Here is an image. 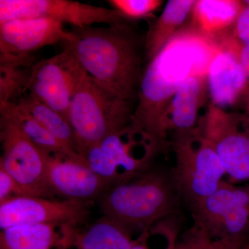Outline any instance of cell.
<instances>
[{
  "instance_id": "1",
  "label": "cell",
  "mask_w": 249,
  "mask_h": 249,
  "mask_svg": "<svg viewBox=\"0 0 249 249\" xmlns=\"http://www.w3.org/2000/svg\"><path fill=\"white\" fill-rule=\"evenodd\" d=\"M218 49V38L203 35L188 24L144 68L131 123L161 151L168 149L162 138V119L174 95L187 78L207 74Z\"/></svg>"
},
{
  "instance_id": "2",
  "label": "cell",
  "mask_w": 249,
  "mask_h": 249,
  "mask_svg": "<svg viewBox=\"0 0 249 249\" xmlns=\"http://www.w3.org/2000/svg\"><path fill=\"white\" fill-rule=\"evenodd\" d=\"M71 31V38L62 43L63 50L98 85L136 106L144 70L145 37L127 20Z\"/></svg>"
},
{
  "instance_id": "3",
  "label": "cell",
  "mask_w": 249,
  "mask_h": 249,
  "mask_svg": "<svg viewBox=\"0 0 249 249\" xmlns=\"http://www.w3.org/2000/svg\"><path fill=\"white\" fill-rule=\"evenodd\" d=\"M180 198L171 175L151 168L135 178L110 186L101 196L104 216L132 232L175 213Z\"/></svg>"
},
{
  "instance_id": "4",
  "label": "cell",
  "mask_w": 249,
  "mask_h": 249,
  "mask_svg": "<svg viewBox=\"0 0 249 249\" xmlns=\"http://www.w3.org/2000/svg\"><path fill=\"white\" fill-rule=\"evenodd\" d=\"M135 107L116 97L85 73L72 96L67 118L78 155L108 134L129 125Z\"/></svg>"
},
{
  "instance_id": "5",
  "label": "cell",
  "mask_w": 249,
  "mask_h": 249,
  "mask_svg": "<svg viewBox=\"0 0 249 249\" xmlns=\"http://www.w3.org/2000/svg\"><path fill=\"white\" fill-rule=\"evenodd\" d=\"M160 151L145 132L130 124L108 134L80 157L109 188L150 169Z\"/></svg>"
},
{
  "instance_id": "6",
  "label": "cell",
  "mask_w": 249,
  "mask_h": 249,
  "mask_svg": "<svg viewBox=\"0 0 249 249\" xmlns=\"http://www.w3.org/2000/svg\"><path fill=\"white\" fill-rule=\"evenodd\" d=\"M175 157L172 179L180 198L191 207L217 189L226 175L213 147L197 128L173 134Z\"/></svg>"
},
{
  "instance_id": "7",
  "label": "cell",
  "mask_w": 249,
  "mask_h": 249,
  "mask_svg": "<svg viewBox=\"0 0 249 249\" xmlns=\"http://www.w3.org/2000/svg\"><path fill=\"white\" fill-rule=\"evenodd\" d=\"M196 226L223 249H249V190L222 181L212 195L190 207Z\"/></svg>"
},
{
  "instance_id": "8",
  "label": "cell",
  "mask_w": 249,
  "mask_h": 249,
  "mask_svg": "<svg viewBox=\"0 0 249 249\" xmlns=\"http://www.w3.org/2000/svg\"><path fill=\"white\" fill-rule=\"evenodd\" d=\"M198 131L213 147L226 175L235 181L249 180V115L231 112L209 103Z\"/></svg>"
},
{
  "instance_id": "9",
  "label": "cell",
  "mask_w": 249,
  "mask_h": 249,
  "mask_svg": "<svg viewBox=\"0 0 249 249\" xmlns=\"http://www.w3.org/2000/svg\"><path fill=\"white\" fill-rule=\"evenodd\" d=\"M0 168L11 175L28 196L52 198L47 181V157L12 121L1 116Z\"/></svg>"
},
{
  "instance_id": "10",
  "label": "cell",
  "mask_w": 249,
  "mask_h": 249,
  "mask_svg": "<svg viewBox=\"0 0 249 249\" xmlns=\"http://www.w3.org/2000/svg\"><path fill=\"white\" fill-rule=\"evenodd\" d=\"M48 18L74 28L107 25L127 20L117 10L71 0H0V23L25 18Z\"/></svg>"
},
{
  "instance_id": "11",
  "label": "cell",
  "mask_w": 249,
  "mask_h": 249,
  "mask_svg": "<svg viewBox=\"0 0 249 249\" xmlns=\"http://www.w3.org/2000/svg\"><path fill=\"white\" fill-rule=\"evenodd\" d=\"M85 73L76 59L62 50L33 66L26 78L24 89L68 121L72 96Z\"/></svg>"
},
{
  "instance_id": "12",
  "label": "cell",
  "mask_w": 249,
  "mask_h": 249,
  "mask_svg": "<svg viewBox=\"0 0 249 249\" xmlns=\"http://www.w3.org/2000/svg\"><path fill=\"white\" fill-rule=\"evenodd\" d=\"M71 31L48 18H25L0 23V57L2 66L21 67L39 49L70 40Z\"/></svg>"
},
{
  "instance_id": "13",
  "label": "cell",
  "mask_w": 249,
  "mask_h": 249,
  "mask_svg": "<svg viewBox=\"0 0 249 249\" xmlns=\"http://www.w3.org/2000/svg\"><path fill=\"white\" fill-rule=\"evenodd\" d=\"M88 202L22 196L0 203V229L27 224H65L79 227L89 215Z\"/></svg>"
},
{
  "instance_id": "14",
  "label": "cell",
  "mask_w": 249,
  "mask_h": 249,
  "mask_svg": "<svg viewBox=\"0 0 249 249\" xmlns=\"http://www.w3.org/2000/svg\"><path fill=\"white\" fill-rule=\"evenodd\" d=\"M219 49L207 73L211 104L226 110L245 101L247 79L240 59V43L231 34L218 37Z\"/></svg>"
},
{
  "instance_id": "15",
  "label": "cell",
  "mask_w": 249,
  "mask_h": 249,
  "mask_svg": "<svg viewBox=\"0 0 249 249\" xmlns=\"http://www.w3.org/2000/svg\"><path fill=\"white\" fill-rule=\"evenodd\" d=\"M47 175L52 193L65 199L89 202L109 188L80 157L48 156Z\"/></svg>"
},
{
  "instance_id": "16",
  "label": "cell",
  "mask_w": 249,
  "mask_h": 249,
  "mask_svg": "<svg viewBox=\"0 0 249 249\" xmlns=\"http://www.w3.org/2000/svg\"><path fill=\"white\" fill-rule=\"evenodd\" d=\"M208 97L207 74L189 77L179 87L162 119V138L168 148L170 132H186L197 127L199 111Z\"/></svg>"
},
{
  "instance_id": "17",
  "label": "cell",
  "mask_w": 249,
  "mask_h": 249,
  "mask_svg": "<svg viewBox=\"0 0 249 249\" xmlns=\"http://www.w3.org/2000/svg\"><path fill=\"white\" fill-rule=\"evenodd\" d=\"M78 228L65 224L14 226L1 230L0 249H71Z\"/></svg>"
},
{
  "instance_id": "18",
  "label": "cell",
  "mask_w": 249,
  "mask_h": 249,
  "mask_svg": "<svg viewBox=\"0 0 249 249\" xmlns=\"http://www.w3.org/2000/svg\"><path fill=\"white\" fill-rule=\"evenodd\" d=\"M244 8L243 1L198 0L192 11L189 25L203 35L218 38L231 33Z\"/></svg>"
},
{
  "instance_id": "19",
  "label": "cell",
  "mask_w": 249,
  "mask_h": 249,
  "mask_svg": "<svg viewBox=\"0 0 249 249\" xmlns=\"http://www.w3.org/2000/svg\"><path fill=\"white\" fill-rule=\"evenodd\" d=\"M195 0H170L160 17L150 26L145 41V58L151 61L168 41L185 27L191 18Z\"/></svg>"
},
{
  "instance_id": "20",
  "label": "cell",
  "mask_w": 249,
  "mask_h": 249,
  "mask_svg": "<svg viewBox=\"0 0 249 249\" xmlns=\"http://www.w3.org/2000/svg\"><path fill=\"white\" fill-rule=\"evenodd\" d=\"M134 241L127 228L103 215L84 229L78 228L72 249H131Z\"/></svg>"
},
{
  "instance_id": "21",
  "label": "cell",
  "mask_w": 249,
  "mask_h": 249,
  "mask_svg": "<svg viewBox=\"0 0 249 249\" xmlns=\"http://www.w3.org/2000/svg\"><path fill=\"white\" fill-rule=\"evenodd\" d=\"M1 116L14 122L37 148L48 156L80 157L64 146L47 129L13 102L0 103Z\"/></svg>"
},
{
  "instance_id": "22",
  "label": "cell",
  "mask_w": 249,
  "mask_h": 249,
  "mask_svg": "<svg viewBox=\"0 0 249 249\" xmlns=\"http://www.w3.org/2000/svg\"><path fill=\"white\" fill-rule=\"evenodd\" d=\"M13 103H16L19 107L29 113L37 122L40 123L45 128L53 134L64 146L73 153L78 155L76 151L73 129L69 121L63 116L40 102L29 93L22 97L18 98L17 101Z\"/></svg>"
},
{
  "instance_id": "23",
  "label": "cell",
  "mask_w": 249,
  "mask_h": 249,
  "mask_svg": "<svg viewBox=\"0 0 249 249\" xmlns=\"http://www.w3.org/2000/svg\"><path fill=\"white\" fill-rule=\"evenodd\" d=\"M113 9L117 10L126 19H140L151 16L163 4L160 0H109Z\"/></svg>"
},
{
  "instance_id": "24",
  "label": "cell",
  "mask_w": 249,
  "mask_h": 249,
  "mask_svg": "<svg viewBox=\"0 0 249 249\" xmlns=\"http://www.w3.org/2000/svg\"><path fill=\"white\" fill-rule=\"evenodd\" d=\"M175 249H223L206 237L193 224V227L178 235Z\"/></svg>"
},
{
  "instance_id": "25",
  "label": "cell",
  "mask_w": 249,
  "mask_h": 249,
  "mask_svg": "<svg viewBox=\"0 0 249 249\" xmlns=\"http://www.w3.org/2000/svg\"><path fill=\"white\" fill-rule=\"evenodd\" d=\"M22 196H28L11 175L0 168V203Z\"/></svg>"
},
{
  "instance_id": "26",
  "label": "cell",
  "mask_w": 249,
  "mask_h": 249,
  "mask_svg": "<svg viewBox=\"0 0 249 249\" xmlns=\"http://www.w3.org/2000/svg\"><path fill=\"white\" fill-rule=\"evenodd\" d=\"M231 35L241 45L249 44V8L245 5L232 28Z\"/></svg>"
},
{
  "instance_id": "27",
  "label": "cell",
  "mask_w": 249,
  "mask_h": 249,
  "mask_svg": "<svg viewBox=\"0 0 249 249\" xmlns=\"http://www.w3.org/2000/svg\"><path fill=\"white\" fill-rule=\"evenodd\" d=\"M240 59L241 64L245 71L247 79V93L245 99L246 113L249 115V44L241 45L240 44Z\"/></svg>"
},
{
  "instance_id": "28",
  "label": "cell",
  "mask_w": 249,
  "mask_h": 249,
  "mask_svg": "<svg viewBox=\"0 0 249 249\" xmlns=\"http://www.w3.org/2000/svg\"><path fill=\"white\" fill-rule=\"evenodd\" d=\"M178 233L176 230H174L170 235L168 243L162 249H175L177 240L178 238ZM149 237L148 231L142 232V235L138 238L134 240L133 245L131 249H151L147 245V238Z\"/></svg>"
},
{
  "instance_id": "29",
  "label": "cell",
  "mask_w": 249,
  "mask_h": 249,
  "mask_svg": "<svg viewBox=\"0 0 249 249\" xmlns=\"http://www.w3.org/2000/svg\"><path fill=\"white\" fill-rule=\"evenodd\" d=\"M244 4H245V6L249 8V0H247V1H243Z\"/></svg>"
},
{
  "instance_id": "30",
  "label": "cell",
  "mask_w": 249,
  "mask_h": 249,
  "mask_svg": "<svg viewBox=\"0 0 249 249\" xmlns=\"http://www.w3.org/2000/svg\"><path fill=\"white\" fill-rule=\"evenodd\" d=\"M248 188H249V187H248Z\"/></svg>"
}]
</instances>
